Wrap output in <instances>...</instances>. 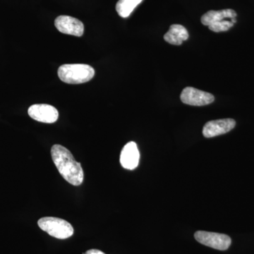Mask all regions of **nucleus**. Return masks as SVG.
Listing matches in <instances>:
<instances>
[{
	"mask_svg": "<svg viewBox=\"0 0 254 254\" xmlns=\"http://www.w3.org/2000/svg\"><path fill=\"white\" fill-rule=\"evenodd\" d=\"M237 16L236 11L233 9L210 10L202 16L201 23L208 26L210 31L220 33L233 27L237 23Z\"/></svg>",
	"mask_w": 254,
	"mask_h": 254,
	"instance_id": "2",
	"label": "nucleus"
},
{
	"mask_svg": "<svg viewBox=\"0 0 254 254\" xmlns=\"http://www.w3.org/2000/svg\"><path fill=\"white\" fill-rule=\"evenodd\" d=\"M28 113L32 119L43 123H55L59 118L58 110L55 107L47 104L31 105Z\"/></svg>",
	"mask_w": 254,
	"mask_h": 254,
	"instance_id": "7",
	"label": "nucleus"
},
{
	"mask_svg": "<svg viewBox=\"0 0 254 254\" xmlns=\"http://www.w3.org/2000/svg\"><path fill=\"white\" fill-rule=\"evenodd\" d=\"M180 98L182 103L192 106H204L213 103L215 98L207 92L192 87H187L182 91Z\"/></svg>",
	"mask_w": 254,
	"mask_h": 254,
	"instance_id": "6",
	"label": "nucleus"
},
{
	"mask_svg": "<svg viewBox=\"0 0 254 254\" xmlns=\"http://www.w3.org/2000/svg\"><path fill=\"white\" fill-rule=\"evenodd\" d=\"M197 242L215 250L225 251L230 247L231 238L224 234L205 231H198L194 234Z\"/></svg>",
	"mask_w": 254,
	"mask_h": 254,
	"instance_id": "5",
	"label": "nucleus"
},
{
	"mask_svg": "<svg viewBox=\"0 0 254 254\" xmlns=\"http://www.w3.org/2000/svg\"><path fill=\"white\" fill-rule=\"evenodd\" d=\"M55 26L64 34L81 37L84 33V25L80 20L69 16H60L55 19Z\"/></svg>",
	"mask_w": 254,
	"mask_h": 254,
	"instance_id": "8",
	"label": "nucleus"
},
{
	"mask_svg": "<svg viewBox=\"0 0 254 254\" xmlns=\"http://www.w3.org/2000/svg\"><path fill=\"white\" fill-rule=\"evenodd\" d=\"M235 125L236 122L233 119L213 120L205 124L203 128V134L206 138L220 136L231 131Z\"/></svg>",
	"mask_w": 254,
	"mask_h": 254,
	"instance_id": "9",
	"label": "nucleus"
},
{
	"mask_svg": "<svg viewBox=\"0 0 254 254\" xmlns=\"http://www.w3.org/2000/svg\"><path fill=\"white\" fill-rule=\"evenodd\" d=\"M94 76V68L84 64H64L58 69L60 79L68 84L86 83L91 81Z\"/></svg>",
	"mask_w": 254,
	"mask_h": 254,
	"instance_id": "3",
	"label": "nucleus"
},
{
	"mask_svg": "<svg viewBox=\"0 0 254 254\" xmlns=\"http://www.w3.org/2000/svg\"><path fill=\"white\" fill-rule=\"evenodd\" d=\"M142 1L143 0H119L116 5L117 12L121 17L127 18Z\"/></svg>",
	"mask_w": 254,
	"mask_h": 254,
	"instance_id": "12",
	"label": "nucleus"
},
{
	"mask_svg": "<svg viewBox=\"0 0 254 254\" xmlns=\"http://www.w3.org/2000/svg\"><path fill=\"white\" fill-rule=\"evenodd\" d=\"M140 153L135 142H129L124 146L120 155V163L127 170H134L139 163Z\"/></svg>",
	"mask_w": 254,
	"mask_h": 254,
	"instance_id": "10",
	"label": "nucleus"
},
{
	"mask_svg": "<svg viewBox=\"0 0 254 254\" xmlns=\"http://www.w3.org/2000/svg\"><path fill=\"white\" fill-rule=\"evenodd\" d=\"M52 158L60 175L66 181L79 186L83 182L84 174L81 163L76 161L71 152L61 145H54L51 149Z\"/></svg>",
	"mask_w": 254,
	"mask_h": 254,
	"instance_id": "1",
	"label": "nucleus"
},
{
	"mask_svg": "<svg viewBox=\"0 0 254 254\" xmlns=\"http://www.w3.org/2000/svg\"><path fill=\"white\" fill-rule=\"evenodd\" d=\"M83 254H105V253H103V252H101V251L98 250H90L87 251L86 253Z\"/></svg>",
	"mask_w": 254,
	"mask_h": 254,
	"instance_id": "13",
	"label": "nucleus"
},
{
	"mask_svg": "<svg viewBox=\"0 0 254 254\" xmlns=\"http://www.w3.org/2000/svg\"><path fill=\"white\" fill-rule=\"evenodd\" d=\"M189 38V33L186 28L180 24H173L164 36V40L175 46H180Z\"/></svg>",
	"mask_w": 254,
	"mask_h": 254,
	"instance_id": "11",
	"label": "nucleus"
},
{
	"mask_svg": "<svg viewBox=\"0 0 254 254\" xmlns=\"http://www.w3.org/2000/svg\"><path fill=\"white\" fill-rule=\"evenodd\" d=\"M38 225L50 236L59 240H66L73 235L72 225L63 219L45 217L38 220Z\"/></svg>",
	"mask_w": 254,
	"mask_h": 254,
	"instance_id": "4",
	"label": "nucleus"
}]
</instances>
